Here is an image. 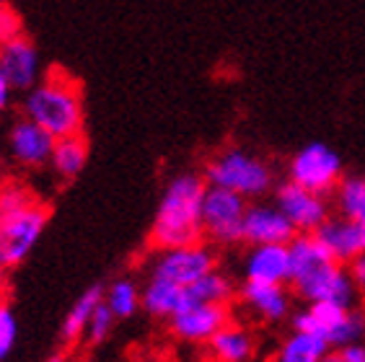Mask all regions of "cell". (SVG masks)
<instances>
[{
	"label": "cell",
	"mask_w": 365,
	"mask_h": 362,
	"mask_svg": "<svg viewBox=\"0 0 365 362\" xmlns=\"http://www.w3.org/2000/svg\"><path fill=\"white\" fill-rule=\"evenodd\" d=\"M114 314L109 311V306H106L104 300L96 306V311H93L91 321H88V329H86V339L91 341V344H98V341H104L106 336L112 334L114 329Z\"/></svg>",
	"instance_id": "cell-28"
},
{
	"label": "cell",
	"mask_w": 365,
	"mask_h": 362,
	"mask_svg": "<svg viewBox=\"0 0 365 362\" xmlns=\"http://www.w3.org/2000/svg\"><path fill=\"white\" fill-rule=\"evenodd\" d=\"M288 179L301 184L303 189L329 197L342 181V158L334 148L324 143H309L290 158Z\"/></svg>",
	"instance_id": "cell-8"
},
{
	"label": "cell",
	"mask_w": 365,
	"mask_h": 362,
	"mask_svg": "<svg viewBox=\"0 0 365 362\" xmlns=\"http://www.w3.org/2000/svg\"><path fill=\"white\" fill-rule=\"evenodd\" d=\"M212 269H218V251H215V246L200 241V244L155 251V257L150 259V267H148V277H158L179 287H190L192 282L202 279Z\"/></svg>",
	"instance_id": "cell-7"
},
{
	"label": "cell",
	"mask_w": 365,
	"mask_h": 362,
	"mask_svg": "<svg viewBox=\"0 0 365 362\" xmlns=\"http://www.w3.org/2000/svg\"><path fill=\"white\" fill-rule=\"evenodd\" d=\"M309 311H311V316H314V321H317L319 331H324V334H327V339H329V331L342 324V319L347 316V311H350V308L339 306V303H329V300H324V303H311Z\"/></svg>",
	"instance_id": "cell-27"
},
{
	"label": "cell",
	"mask_w": 365,
	"mask_h": 362,
	"mask_svg": "<svg viewBox=\"0 0 365 362\" xmlns=\"http://www.w3.org/2000/svg\"><path fill=\"white\" fill-rule=\"evenodd\" d=\"M86 163H88V140L83 133L55 140V148L49 155V168L57 179L73 181L76 176H81Z\"/></svg>",
	"instance_id": "cell-18"
},
{
	"label": "cell",
	"mask_w": 365,
	"mask_h": 362,
	"mask_svg": "<svg viewBox=\"0 0 365 362\" xmlns=\"http://www.w3.org/2000/svg\"><path fill=\"white\" fill-rule=\"evenodd\" d=\"M202 176L212 187L231 189L236 195L249 200H262L274 192V168L262 155L246 148H225L212 155L202 168Z\"/></svg>",
	"instance_id": "cell-5"
},
{
	"label": "cell",
	"mask_w": 365,
	"mask_h": 362,
	"mask_svg": "<svg viewBox=\"0 0 365 362\" xmlns=\"http://www.w3.org/2000/svg\"><path fill=\"white\" fill-rule=\"evenodd\" d=\"M274 205L288 217L295 233H317L324 225V220L331 215L329 197L317 195L311 189H303L295 181H280L274 187Z\"/></svg>",
	"instance_id": "cell-9"
},
{
	"label": "cell",
	"mask_w": 365,
	"mask_h": 362,
	"mask_svg": "<svg viewBox=\"0 0 365 362\" xmlns=\"http://www.w3.org/2000/svg\"><path fill=\"white\" fill-rule=\"evenodd\" d=\"M324 362H327V360H324Z\"/></svg>",
	"instance_id": "cell-35"
},
{
	"label": "cell",
	"mask_w": 365,
	"mask_h": 362,
	"mask_svg": "<svg viewBox=\"0 0 365 362\" xmlns=\"http://www.w3.org/2000/svg\"><path fill=\"white\" fill-rule=\"evenodd\" d=\"M290 251V277L288 287L295 298L311 303H339L344 308H355L358 290L352 285L347 264H339L329 249L317 238V233H298L288 244Z\"/></svg>",
	"instance_id": "cell-1"
},
{
	"label": "cell",
	"mask_w": 365,
	"mask_h": 362,
	"mask_svg": "<svg viewBox=\"0 0 365 362\" xmlns=\"http://www.w3.org/2000/svg\"><path fill=\"white\" fill-rule=\"evenodd\" d=\"M8 155L21 168H44L49 166V155L55 148V138L31 119H16L8 130Z\"/></svg>",
	"instance_id": "cell-12"
},
{
	"label": "cell",
	"mask_w": 365,
	"mask_h": 362,
	"mask_svg": "<svg viewBox=\"0 0 365 362\" xmlns=\"http://www.w3.org/2000/svg\"><path fill=\"white\" fill-rule=\"evenodd\" d=\"M104 300V287L91 285L86 293H81V298L73 303V308L68 311L63 321V329H60V339H63L65 347H73L81 339H86V329H88V321H91L96 306Z\"/></svg>",
	"instance_id": "cell-21"
},
{
	"label": "cell",
	"mask_w": 365,
	"mask_h": 362,
	"mask_svg": "<svg viewBox=\"0 0 365 362\" xmlns=\"http://www.w3.org/2000/svg\"><path fill=\"white\" fill-rule=\"evenodd\" d=\"M19 339V319L8 300H0V360H6Z\"/></svg>",
	"instance_id": "cell-26"
},
{
	"label": "cell",
	"mask_w": 365,
	"mask_h": 362,
	"mask_svg": "<svg viewBox=\"0 0 365 362\" xmlns=\"http://www.w3.org/2000/svg\"><path fill=\"white\" fill-rule=\"evenodd\" d=\"M81 362H83V360H81Z\"/></svg>",
	"instance_id": "cell-36"
},
{
	"label": "cell",
	"mask_w": 365,
	"mask_h": 362,
	"mask_svg": "<svg viewBox=\"0 0 365 362\" xmlns=\"http://www.w3.org/2000/svg\"><path fill=\"white\" fill-rule=\"evenodd\" d=\"M239 295V285L225 272L212 269L202 279L184 287V306L187 303H233Z\"/></svg>",
	"instance_id": "cell-22"
},
{
	"label": "cell",
	"mask_w": 365,
	"mask_h": 362,
	"mask_svg": "<svg viewBox=\"0 0 365 362\" xmlns=\"http://www.w3.org/2000/svg\"><path fill=\"white\" fill-rule=\"evenodd\" d=\"M16 98V88L11 86V81L6 78V73L0 70V114H6L11 106H14Z\"/></svg>",
	"instance_id": "cell-32"
},
{
	"label": "cell",
	"mask_w": 365,
	"mask_h": 362,
	"mask_svg": "<svg viewBox=\"0 0 365 362\" xmlns=\"http://www.w3.org/2000/svg\"><path fill=\"white\" fill-rule=\"evenodd\" d=\"M44 362H68V352H55V355L47 357Z\"/></svg>",
	"instance_id": "cell-34"
},
{
	"label": "cell",
	"mask_w": 365,
	"mask_h": 362,
	"mask_svg": "<svg viewBox=\"0 0 365 362\" xmlns=\"http://www.w3.org/2000/svg\"><path fill=\"white\" fill-rule=\"evenodd\" d=\"M104 303L114 314V319H130L140 311V287L133 277H117L104 290Z\"/></svg>",
	"instance_id": "cell-24"
},
{
	"label": "cell",
	"mask_w": 365,
	"mask_h": 362,
	"mask_svg": "<svg viewBox=\"0 0 365 362\" xmlns=\"http://www.w3.org/2000/svg\"><path fill=\"white\" fill-rule=\"evenodd\" d=\"M331 344L322 331H295L285 336L274 352V362H324Z\"/></svg>",
	"instance_id": "cell-19"
},
{
	"label": "cell",
	"mask_w": 365,
	"mask_h": 362,
	"mask_svg": "<svg viewBox=\"0 0 365 362\" xmlns=\"http://www.w3.org/2000/svg\"><path fill=\"white\" fill-rule=\"evenodd\" d=\"M205 344H207V355L212 362H249L257 352V339L252 329L241 321H231Z\"/></svg>",
	"instance_id": "cell-17"
},
{
	"label": "cell",
	"mask_w": 365,
	"mask_h": 362,
	"mask_svg": "<svg viewBox=\"0 0 365 362\" xmlns=\"http://www.w3.org/2000/svg\"><path fill=\"white\" fill-rule=\"evenodd\" d=\"M246 200L231 189L207 184L202 200V238L215 249L244 244Z\"/></svg>",
	"instance_id": "cell-6"
},
{
	"label": "cell",
	"mask_w": 365,
	"mask_h": 362,
	"mask_svg": "<svg viewBox=\"0 0 365 362\" xmlns=\"http://www.w3.org/2000/svg\"><path fill=\"white\" fill-rule=\"evenodd\" d=\"M331 207L342 217H350L365 228V179L363 176H342L334 189Z\"/></svg>",
	"instance_id": "cell-23"
},
{
	"label": "cell",
	"mask_w": 365,
	"mask_h": 362,
	"mask_svg": "<svg viewBox=\"0 0 365 362\" xmlns=\"http://www.w3.org/2000/svg\"><path fill=\"white\" fill-rule=\"evenodd\" d=\"M0 70L6 73L16 93H26L44 76L39 49L24 31L6 39V42H0Z\"/></svg>",
	"instance_id": "cell-11"
},
{
	"label": "cell",
	"mask_w": 365,
	"mask_h": 362,
	"mask_svg": "<svg viewBox=\"0 0 365 362\" xmlns=\"http://www.w3.org/2000/svg\"><path fill=\"white\" fill-rule=\"evenodd\" d=\"M239 306L262 324H280L293 314V293L285 285H264V282H241Z\"/></svg>",
	"instance_id": "cell-13"
},
{
	"label": "cell",
	"mask_w": 365,
	"mask_h": 362,
	"mask_svg": "<svg viewBox=\"0 0 365 362\" xmlns=\"http://www.w3.org/2000/svg\"><path fill=\"white\" fill-rule=\"evenodd\" d=\"M8 295V267L0 262V300H6Z\"/></svg>",
	"instance_id": "cell-33"
},
{
	"label": "cell",
	"mask_w": 365,
	"mask_h": 362,
	"mask_svg": "<svg viewBox=\"0 0 365 362\" xmlns=\"http://www.w3.org/2000/svg\"><path fill=\"white\" fill-rule=\"evenodd\" d=\"M140 306L148 316L169 321L184 306V287L166 282V279L148 277L140 290Z\"/></svg>",
	"instance_id": "cell-20"
},
{
	"label": "cell",
	"mask_w": 365,
	"mask_h": 362,
	"mask_svg": "<svg viewBox=\"0 0 365 362\" xmlns=\"http://www.w3.org/2000/svg\"><path fill=\"white\" fill-rule=\"evenodd\" d=\"M347 272H350L352 285H355L358 295L360 298H365V254H360L358 259H352L350 264H347Z\"/></svg>",
	"instance_id": "cell-31"
},
{
	"label": "cell",
	"mask_w": 365,
	"mask_h": 362,
	"mask_svg": "<svg viewBox=\"0 0 365 362\" xmlns=\"http://www.w3.org/2000/svg\"><path fill=\"white\" fill-rule=\"evenodd\" d=\"M16 34H21V19L6 0H0V42H6Z\"/></svg>",
	"instance_id": "cell-29"
},
{
	"label": "cell",
	"mask_w": 365,
	"mask_h": 362,
	"mask_svg": "<svg viewBox=\"0 0 365 362\" xmlns=\"http://www.w3.org/2000/svg\"><path fill=\"white\" fill-rule=\"evenodd\" d=\"M21 117L44 127L55 140L83 133L86 106L78 78L63 68H49L39 83L24 93Z\"/></svg>",
	"instance_id": "cell-3"
},
{
	"label": "cell",
	"mask_w": 365,
	"mask_h": 362,
	"mask_svg": "<svg viewBox=\"0 0 365 362\" xmlns=\"http://www.w3.org/2000/svg\"><path fill=\"white\" fill-rule=\"evenodd\" d=\"M49 205L21 181H0V262L11 269L34 251L49 223Z\"/></svg>",
	"instance_id": "cell-4"
},
{
	"label": "cell",
	"mask_w": 365,
	"mask_h": 362,
	"mask_svg": "<svg viewBox=\"0 0 365 362\" xmlns=\"http://www.w3.org/2000/svg\"><path fill=\"white\" fill-rule=\"evenodd\" d=\"M233 321V303H187L169 319V331L187 344H205Z\"/></svg>",
	"instance_id": "cell-10"
},
{
	"label": "cell",
	"mask_w": 365,
	"mask_h": 362,
	"mask_svg": "<svg viewBox=\"0 0 365 362\" xmlns=\"http://www.w3.org/2000/svg\"><path fill=\"white\" fill-rule=\"evenodd\" d=\"M363 339H365V311H360V308H350L347 316L342 319V324L329 331L331 349L360 344Z\"/></svg>",
	"instance_id": "cell-25"
},
{
	"label": "cell",
	"mask_w": 365,
	"mask_h": 362,
	"mask_svg": "<svg viewBox=\"0 0 365 362\" xmlns=\"http://www.w3.org/2000/svg\"><path fill=\"white\" fill-rule=\"evenodd\" d=\"M327 362H365V344H350V347L331 349L327 355Z\"/></svg>",
	"instance_id": "cell-30"
},
{
	"label": "cell",
	"mask_w": 365,
	"mask_h": 362,
	"mask_svg": "<svg viewBox=\"0 0 365 362\" xmlns=\"http://www.w3.org/2000/svg\"><path fill=\"white\" fill-rule=\"evenodd\" d=\"M317 238L329 249V254L339 264H350L352 259L365 254V228L350 217L337 215V212H331L324 220V225L317 230Z\"/></svg>",
	"instance_id": "cell-16"
},
{
	"label": "cell",
	"mask_w": 365,
	"mask_h": 362,
	"mask_svg": "<svg viewBox=\"0 0 365 362\" xmlns=\"http://www.w3.org/2000/svg\"><path fill=\"white\" fill-rule=\"evenodd\" d=\"M241 277L246 282L264 285H288L290 277V251L288 244L249 246L241 259Z\"/></svg>",
	"instance_id": "cell-15"
},
{
	"label": "cell",
	"mask_w": 365,
	"mask_h": 362,
	"mask_svg": "<svg viewBox=\"0 0 365 362\" xmlns=\"http://www.w3.org/2000/svg\"><path fill=\"white\" fill-rule=\"evenodd\" d=\"M298 236L290 220L282 215V210L274 202L246 205L244 215V244L264 246V244H290Z\"/></svg>",
	"instance_id": "cell-14"
},
{
	"label": "cell",
	"mask_w": 365,
	"mask_h": 362,
	"mask_svg": "<svg viewBox=\"0 0 365 362\" xmlns=\"http://www.w3.org/2000/svg\"><path fill=\"white\" fill-rule=\"evenodd\" d=\"M207 181L202 174L182 171L163 187L155 207L148 244L153 251L200 244L202 238V200Z\"/></svg>",
	"instance_id": "cell-2"
}]
</instances>
